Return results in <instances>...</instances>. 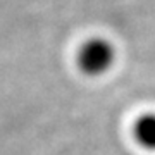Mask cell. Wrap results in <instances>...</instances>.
<instances>
[{
    "instance_id": "cell-1",
    "label": "cell",
    "mask_w": 155,
    "mask_h": 155,
    "mask_svg": "<svg viewBox=\"0 0 155 155\" xmlns=\"http://www.w3.org/2000/svg\"><path fill=\"white\" fill-rule=\"evenodd\" d=\"M116 62V48L109 40L102 36H91L84 40L78 48L76 64L86 76H102Z\"/></svg>"
},
{
    "instance_id": "cell-2",
    "label": "cell",
    "mask_w": 155,
    "mask_h": 155,
    "mask_svg": "<svg viewBox=\"0 0 155 155\" xmlns=\"http://www.w3.org/2000/svg\"><path fill=\"white\" fill-rule=\"evenodd\" d=\"M133 134L140 147L155 152V112H147L134 121Z\"/></svg>"
}]
</instances>
